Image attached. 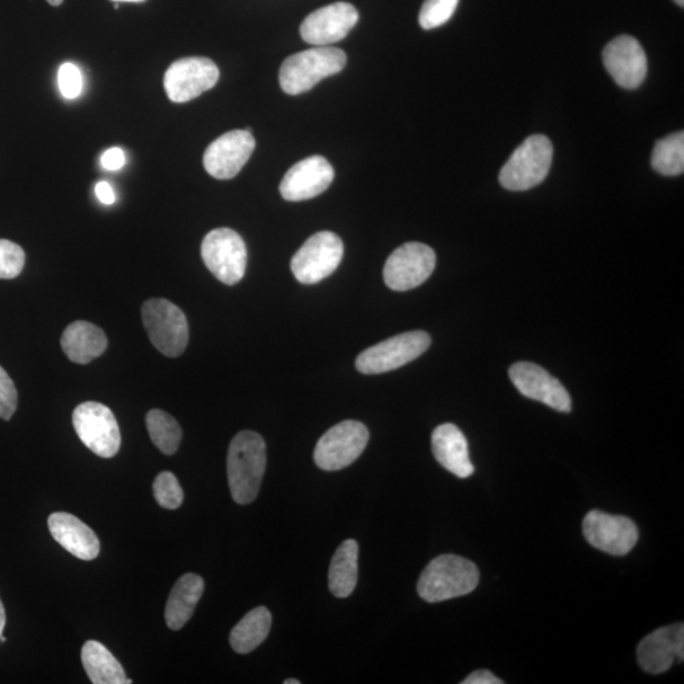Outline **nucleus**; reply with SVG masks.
Wrapping results in <instances>:
<instances>
[{"mask_svg":"<svg viewBox=\"0 0 684 684\" xmlns=\"http://www.w3.org/2000/svg\"><path fill=\"white\" fill-rule=\"evenodd\" d=\"M266 469V446L259 433L242 431L231 441L227 476L231 496L238 504H248L259 494Z\"/></svg>","mask_w":684,"mask_h":684,"instance_id":"nucleus-1","label":"nucleus"},{"mask_svg":"<svg viewBox=\"0 0 684 684\" xmlns=\"http://www.w3.org/2000/svg\"><path fill=\"white\" fill-rule=\"evenodd\" d=\"M479 571L473 562L458 555H440L425 568L417 583L420 598L437 603L466 596L477 589Z\"/></svg>","mask_w":684,"mask_h":684,"instance_id":"nucleus-2","label":"nucleus"},{"mask_svg":"<svg viewBox=\"0 0 684 684\" xmlns=\"http://www.w3.org/2000/svg\"><path fill=\"white\" fill-rule=\"evenodd\" d=\"M345 65L343 50L317 47L287 58L280 67L279 83L287 94L298 95L310 91L323 79L339 74Z\"/></svg>","mask_w":684,"mask_h":684,"instance_id":"nucleus-3","label":"nucleus"},{"mask_svg":"<svg viewBox=\"0 0 684 684\" xmlns=\"http://www.w3.org/2000/svg\"><path fill=\"white\" fill-rule=\"evenodd\" d=\"M554 147L544 135L528 137L514 150L500 173L504 190L523 192L543 183L553 163Z\"/></svg>","mask_w":684,"mask_h":684,"instance_id":"nucleus-4","label":"nucleus"},{"mask_svg":"<svg viewBox=\"0 0 684 684\" xmlns=\"http://www.w3.org/2000/svg\"><path fill=\"white\" fill-rule=\"evenodd\" d=\"M142 323L151 343L167 358H177L190 341V326L183 310L164 298L145 302L141 309Z\"/></svg>","mask_w":684,"mask_h":684,"instance_id":"nucleus-5","label":"nucleus"},{"mask_svg":"<svg viewBox=\"0 0 684 684\" xmlns=\"http://www.w3.org/2000/svg\"><path fill=\"white\" fill-rule=\"evenodd\" d=\"M202 259L208 270L227 286L242 282L246 272L247 251L242 236L231 228L211 231L202 243Z\"/></svg>","mask_w":684,"mask_h":684,"instance_id":"nucleus-6","label":"nucleus"},{"mask_svg":"<svg viewBox=\"0 0 684 684\" xmlns=\"http://www.w3.org/2000/svg\"><path fill=\"white\" fill-rule=\"evenodd\" d=\"M430 345L431 337L425 331L399 334L360 353L357 369L367 376L396 370L421 357Z\"/></svg>","mask_w":684,"mask_h":684,"instance_id":"nucleus-7","label":"nucleus"},{"mask_svg":"<svg viewBox=\"0 0 684 684\" xmlns=\"http://www.w3.org/2000/svg\"><path fill=\"white\" fill-rule=\"evenodd\" d=\"M369 442V430L359 421H344L328 430L318 440L315 463L326 472L349 467L357 460Z\"/></svg>","mask_w":684,"mask_h":684,"instance_id":"nucleus-8","label":"nucleus"},{"mask_svg":"<svg viewBox=\"0 0 684 684\" xmlns=\"http://www.w3.org/2000/svg\"><path fill=\"white\" fill-rule=\"evenodd\" d=\"M344 256L341 238L330 231L310 236L292 257L290 268L302 284L323 282L339 268Z\"/></svg>","mask_w":684,"mask_h":684,"instance_id":"nucleus-9","label":"nucleus"},{"mask_svg":"<svg viewBox=\"0 0 684 684\" xmlns=\"http://www.w3.org/2000/svg\"><path fill=\"white\" fill-rule=\"evenodd\" d=\"M75 432L84 446L101 458L118 456L121 432L109 407L98 402L79 405L73 414Z\"/></svg>","mask_w":684,"mask_h":684,"instance_id":"nucleus-10","label":"nucleus"},{"mask_svg":"<svg viewBox=\"0 0 684 684\" xmlns=\"http://www.w3.org/2000/svg\"><path fill=\"white\" fill-rule=\"evenodd\" d=\"M437 266V255L428 245L408 243L396 248L385 265L387 287L406 292L421 286L431 277Z\"/></svg>","mask_w":684,"mask_h":684,"instance_id":"nucleus-11","label":"nucleus"},{"mask_svg":"<svg viewBox=\"0 0 684 684\" xmlns=\"http://www.w3.org/2000/svg\"><path fill=\"white\" fill-rule=\"evenodd\" d=\"M220 79L218 67L207 58H184L166 70L164 88L169 100L186 103L215 86Z\"/></svg>","mask_w":684,"mask_h":684,"instance_id":"nucleus-12","label":"nucleus"},{"mask_svg":"<svg viewBox=\"0 0 684 684\" xmlns=\"http://www.w3.org/2000/svg\"><path fill=\"white\" fill-rule=\"evenodd\" d=\"M583 534L593 548L615 557L632 552L639 539L633 520L601 511L588 513L583 521Z\"/></svg>","mask_w":684,"mask_h":684,"instance_id":"nucleus-13","label":"nucleus"},{"mask_svg":"<svg viewBox=\"0 0 684 684\" xmlns=\"http://www.w3.org/2000/svg\"><path fill=\"white\" fill-rule=\"evenodd\" d=\"M252 132L235 130L213 141L203 156L206 172L220 181L233 180L252 157L255 150Z\"/></svg>","mask_w":684,"mask_h":684,"instance_id":"nucleus-14","label":"nucleus"},{"mask_svg":"<svg viewBox=\"0 0 684 684\" xmlns=\"http://www.w3.org/2000/svg\"><path fill=\"white\" fill-rule=\"evenodd\" d=\"M510 379L522 396L552 407L559 412L572 411V399L564 386L534 363L520 361L510 368Z\"/></svg>","mask_w":684,"mask_h":684,"instance_id":"nucleus-15","label":"nucleus"},{"mask_svg":"<svg viewBox=\"0 0 684 684\" xmlns=\"http://www.w3.org/2000/svg\"><path fill=\"white\" fill-rule=\"evenodd\" d=\"M358 21L359 13L353 4H328L306 17L300 24V35L315 47H327L344 40Z\"/></svg>","mask_w":684,"mask_h":684,"instance_id":"nucleus-16","label":"nucleus"},{"mask_svg":"<svg viewBox=\"0 0 684 684\" xmlns=\"http://www.w3.org/2000/svg\"><path fill=\"white\" fill-rule=\"evenodd\" d=\"M603 64L615 82L625 89L641 86L647 74V59L633 35H619L603 50Z\"/></svg>","mask_w":684,"mask_h":684,"instance_id":"nucleus-17","label":"nucleus"},{"mask_svg":"<svg viewBox=\"0 0 684 684\" xmlns=\"http://www.w3.org/2000/svg\"><path fill=\"white\" fill-rule=\"evenodd\" d=\"M334 167L323 156H309L293 165L280 183L282 197L300 202L317 197L334 182Z\"/></svg>","mask_w":684,"mask_h":684,"instance_id":"nucleus-18","label":"nucleus"},{"mask_svg":"<svg viewBox=\"0 0 684 684\" xmlns=\"http://www.w3.org/2000/svg\"><path fill=\"white\" fill-rule=\"evenodd\" d=\"M637 663L651 674L671 670L674 661L684 659V626L674 624L655 630L637 645Z\"/></svg>","mask_w":684,"mask_h":684,"instance_id":"nucleus-19","label":"nucleus"},{"mask_svg":"<svg viewBox=\"0 0 684 684\" xmlns=\"http://www.w3.org/2000/svg\"><path fill=\"white\" fill-rule=\"evenodd\" d=\"M49 530L57 543L82 561H93L101 552L95 532L74 514L55 512L50 514Z\"/></svg>","mask_w":684,"mask_h":684,"instance_id":"nucleus-20","label":"nucleus"},{"mask_svg":"<svg viewBox=\"0 0 684 684\" xmlns=\"http://www.w3.org/2000/svg\"><path fill=\"white\" fill-rule=\"evenodd\" d=\"M432 452L441 467L458 478H468L474 473V466L469 458L468 441L458 426L440 425L432 432Z\"/></svg>","mask_w":684,"mask_h":684,"instance_id":"nucleus-21","label":"nucleus"},{"mask_svg":"<svg viewBox=\"0 0 684 684\" xmlns=\"http://www.w3.org/2000/svg\"><path fill=\"white\" fill-rule=\"evenodd\" d=\"M109 340L101 327L86 321L70 324L61 336V348L76 364H89L106 350Z\"/></svg>","mask_w":684,"mask_h":684,"instance_id":"nucleus-22","label":"nucleus"},{"mask_svg":"<svg viewBox=\"0 0 684 684\" xmlns=\"http://www.w3.org/2000/svg\"><path fill=\"white\" fill-rule=\"evenodd\" d=\"M204 591L202 576L184 574L174 585L167 599L165 621L169 629L181 630L191 620Z\"/></svg>","mask_w":684,"mask_h":684,"instance_id":"nucleus-23","label":"nucleus"},{"mask_svg":"<svg viewBox=\"0 0 684 684\" xmlns=\"http://www.w3.org/2000/svg\"><path fill=\"white\" fill-rule=\"evenodd\" d=\"M359 545L349 539L336 550L330 572H328V588L337 599L349 598L358 583Z\"/></svg>","mask_w":684,"mask_h":684,"instance_id":"nucleus-24","label":"nucleus"},{"mask_svg":"<svg viewBox=\"0 0 684 684\" xmlns=\"http://www.w3.org/2000/svg\"><path fill=\"white\" fill-rule=\"evenodd\" d=\"M82 662L94 684H130L121 663L100 642L89 641L82 650Z\"/></svg>","mask_w":684,"mask_h":684,"instance_id":"nucleus-25","label":"nucleus"},{"mask_svg":"<svg viewBox=\"0 0 684 684\" xmlns=\"http://www.w3.org/2000/svg\"><path fill=\"white\" fill-rule=\"evenodd\" d=\"M272 629V614L266 608H256L248 612L233 629L229 644L238 654H248L259 647L268 637Z\"/></svg>","mask_w":684,"mask_h":684,"instance_id":"nucleus-26","label":"nucleus"},{"mask_svg":"<svg viewBox=\"0 0 684 684\" xmlns=\"http://www.w3.org/2000/svg\"><path fill=\"white\" fill-rule=\"evenodd\" d=\"M146 428L154 446L165 456H173L180 449L183 438L181 425L163 410H151L146 415Z\"/></svg>","mask_w":684,"mask_h":684,"instance_id":"nucleus-27","label":"nucleus"},{"mask_svg":"<svg viewBox=\"0 0 684 684\" xmlns=\"http://www.w3.org/2000/svg\"><path fill=\"white\" fill-rule=\"evenodd\" d=\"M655 172L665 176H676L684 172V133H673L656 142L652 155Z\"/></svg>","mask_w":684,"mask_h":684,"instance_id":"nucleus-28","label":"nucleus"},{"mask_svg":"<svg viewBox=\"0 0 684 684\" xmlns=\"http://www.w3.org/2000/svg\"><path fill=\"white\" fill-rule=\"evenodd\" d=\"M459 0H425L419 22L423 30H433L446 24L456 13Z\"/></svg>","mask_w":684,"mask_h":684,"instance_id":"nucleus-29","label":"nucleus"},{"mask_svg":"<svg viewBox=\"0 0 684 684\" xmlns=\"http://www.w3.org/2000/svg\"><path fill=\"white\" fill-rule=\"evenodd\" d=\"M154 496L156 502L166 510L180 509L184 500L182 487L171 472H163L156 477Z\"/></svg>","mask_w":684,"mask_h":684,"instance_id":"nucleus-30","label":"nucleus"},{"mask_svg":"<svg viewBox=\"0 0 684 684\" xmlns=\"http://www.w3.org/2000/svg\"><path fill=\"white\" fill-rule=\"evenodd\" d=\"M23 248L9 239L0 238V279H14L24 268Z\"/></svg>","mask_w":684,"mask_h":684,"instance_id":"nucleus-31","label":"nucleus"},{"mask_svg":"<svg viewBox=\"0 0 684 684\" xmlns=\"http://www.w3.org/2000/svg\"><path fill=\"white\" fill-rule=\"evenodd\" d=\"M58 82L60 92L67 98V100H74V98L79 96L80 93H82V73H80V70L76 65L70 64V62L61 65L59 70Z\"/></svg>","mask_w":684,"mask_h":684,"instance_id":"nucleus-32","label":"nucleus"},{"mask_svg":"<svg viewBox=\"0 0 684 684\" xmlns=\"http://www.w3.org/2000/svg\"><path fill=\"white\" fill-rule=\"evenodd\" d=\"M18 394L13 380L0 367V419L11 420L17 411Z\"/></svg>","mask_w":684,"mask_h":684,"instance_id":"nucleus-33","label":"nucleus"},{"mask_svg":"<svg viewBox=\"0 0 684 684\" xmlns=\"http://www.w3.org/2000/svg\"><path fill=\"white\" fill-rule=\"evenodd\" d=\"M101 164L105 171H120L126 164V155L120 147L106 150L101 159Z\"/></svg>","mask_w":684,"mask_h":684,"instance_id":"nucleus-34","label":"nucleus"},{"mask_svg":"<svg viewBox=\"0 0 684 684\" xmlns=\"http://www.w3.org/2000/svg\"><path fill=\"white\" fill-rule=\"evenodd\" d=\"M503 681L497 678L490 671H476L461 682V684H502Z\"/></svg>","mask_w":684,"mask_h":684,"instance_id":"nucleus-35","label":"nucleus"},{"mask_svg":"<svg viewBox=\"0 0 684 684\" xmlns=\"http://www.w3.org/2000/svg\"><path fill=\"white\" fill-rule=\"evenodd\" d=\"M95 194L98 200H100L103 204H106V206H110V204H113L115 202V194L110 183H98L95 185Z\"/></svg>","mask_w":684,"mask_h":684,"instance_id":"nucleus-36","label":"nucleus"},{"mask_svg":"<svg viewBox=\"0 0 684 684\" xmlns=\"http://www.w3.org/2000/svg\"><path fill=\"white\" fill-rule=\"evenodd\" d=\"M6 624H7L6 609H4L2 600H0V636L3 635Z\"/></svg>","mask_w":684,"mask_h":684,"instance_id":"nucleus-37","label":"nucleus"},{"mask_svg":"<svg viewBox=\"0 0 684 684\" xmlns=\"http://www.w3.org/2000/svg\"><path fill=\"white\" fill-rule=\"evenodd\" d=\"M114 3H144L146 0H112Z\"/></svg>","mask_w":684,"mask_h":684,"instance_id":"nucleus-38","label":"nucleus"},{"mask_svg":"<svg viewBox=\"0 0 684 684\" xmlns=\"http://www.w3.org/2000/svg\"><path fill=\"white\" fill-rule=\"evenodd\" d=\"M48 2L53 7H59L64 2V0H48Z\"/></svg>","mask_w":684,"mask_h":684,"instance_id":"nucleus-39","label":"nucleus"},{"mask_svg":"<svg viewBox=\"0 0 684 684\" xmlns=\"http://www.w3.org/2000/svg\"><path fill=\"white\" fill-rule=\"evenodd\" d=\"M284 684H300V681H298V680H286V681H284Z\"/></svg>","mask_w":684,"mask_h":684,"instance_id":"nucleus-40","label":"nucleus"},{"mask_svg":"<svg viewBox=\"0 0 684 684\" xmlns=\"http://www.w3.org/2000/svg\"><path fill=\"white\" fill-rule=\"evenodd\" d=\"M680 7H684V0H674Z\"/></svg>","mask_w":684,"mask_h":684,"instance_id":"nucleus-41","label":"nucleus"}]
</instances>
